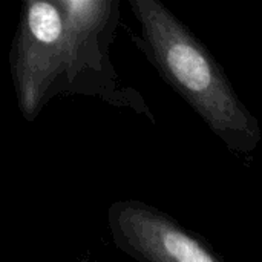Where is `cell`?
<instances>
[{
  "instance_id": "1",
  "label": "cell",
  "mask_w": 262,
  "mask_h": 262,
  "mask_svg": "<svg viewBox=\"0 0 262 262\" xmlns=\"http://www.w3.org/2000/svg\"><path fill=\"white\" fill-rule=\"evenodd\" d=\"M140 32L132 41L158 75L239 158L262 143L259 120L238 95L212 51L160 0H127Z\"/></svg>"
},
{
  "instance_id": "2",
  "label": "cell",
  "mask_w": 262,
  "mask_h": 262,
  "mask_svg": "<svg viewBox=\"0 0 262 262\" xmlns=\"http://www.w3.org/2000/svg\"><path fill=\"white\" fill-rule=\"evenodd\" d=\"M66 15L68 66L63 97H89L157 121L144 95L124 84L111 57L121 0H60Z\"/></svg>"
},
{
  "instance_id": "3",
  "label": "cell",
  "mask_w": 262,
  "mask_h": 262,
  "mask_svg": "<svg viewBox=\"0 0 262 262\" xmlns=\"http://www.w3.org/2000/svg\"><path fill=\"white\" fill-rule=\"evenodd\" d=\"M68 66L66 15L60 0H26L9 49V71L21 118L32 123L63 97Z\"/></svg>"
},
{
  "instance_id": "4",
  "label": "cell",
  "mask_w": 262,
  "mask_h": 262,
  "mask_svg": "<svg viewBox=\"0 0 262 262\" xmlns=\"http://www.w3.org/2000/svg\"><path fill=\"white\" fill-rule=\"evenodd\" d=\"M107 227L115 247L137 262H226L201 236L140 200L114 201Z\"/></svg>"
},
{
  "instance_id": "5",
  "label": "cell",
  "mask_w": 262,
  "mask_h": 262,
  "mask_svg": "<svg viewBox=\"0 0 262 262\" xmlns=\"http://www.w3.org/2000/svg\"><path fill=\"white\" fill-rule=\"evenodd\" d=\"M77 262H100V261L92 259V258H89V256H78V258H77Z\"/></svg>"
}]
</instances>
